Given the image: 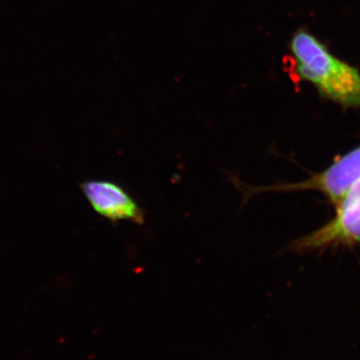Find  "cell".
<instances>
[{
	"instance_id": "3",
	"label": "cell",
	"mask_w": 360,
	"mask_h": 360,
	"mask_svg": "<svg viewBox=\"0 0 360 360\" xmlns=\"http://www.w3.org/2000/svg\"><path fill=\"white\" fill-rule=\"evenodd\" d=\"M355 243H360V180L336 206L335 219L319 231L295 241L291 250L304 252L331 245Z\"/></svg>"
},
{
	"instance_id": "2",
	"label": "cell",
	"mask_w": 360,
	"mask_h": 360,
	"mask_svg": "<svg viewBox=\"0 0 360 360\" xmlns=\"http://www.w3.org/2000/svg\"><path fill=\"white\" fill-rule=\"evenodd\" d=\"M234 186L243 193V205L255 194L264 191H295L314 189L326 194L331 202L338 206L352 187L360 180V148L342 156L321 174L314 175L305 181L292 184H276L272 186H248L238 177L231 175Z\"/></svg>"
},
{
	"instance_id": "1",
	"label": "cell",
	"mask_w": 360,
	"mask_h": 360,
	"mask_svg": "<svg viewBox=\"0 0 360 360\" xmlns=\"http://www.w3.org/2000/svg\"><path fill=\"white\" fill-rule=\"evenodd\" d=\"M295 73L345 108L360 105V73L330 53L316 37L298 30L290 40Z\"/></svg>"
},
{
	"instance_id": "4",
	"label": "cell",
	"mask_w": 360,
	"mask_h": 360,
	"mask_svg": "<svg viewBox=\"0 0 360 360\" xmlns=\"http://www.w3.org/2000/svg\"><path fill=\"white\" fill-rule=\"evenodd\" d=\"M80 189L92 210L113 224L146 222V212L120 184L110 180L90 179L80 184Z\"/></svg>"
}]
</instances>
